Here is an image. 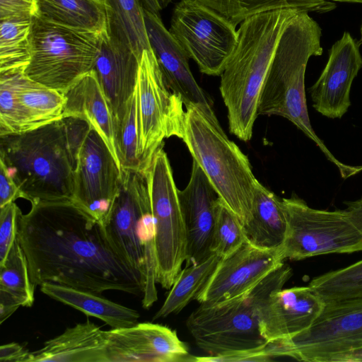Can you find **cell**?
Instances as JSON below:
<instances>
[{
	"mask_svg": "<svg viewBox=\"0 0 362 362\" xmlns=\"http://www.w3.org/2000/svg\"><path fill=\"white\" fill-rule=\"evenodd\" d=\"M344 204L350 217L362 230V197L354 201H346Z\"/></svg>",
	"mask_w": 362,
	"mask_h": 362,
	"instance_id": "obj_41",
	"label": "cell"
},
{
	"mask_svg": "<svg viewBox=\"0 0 362 362\" xmlns=\"http://www.w3.org/2000/svg\"><path fill=\"white\" fill-rule=\"evenodd\" d=\"M11 73L24 132L63 118L64 94L29 79L23 71Z\"/></svg>",
	"mask_w": 362,
	"mask_h": 362,
	"instance_id": "obj_26",
	"label": "cell"
},
{
	"mask_svg": "<svg viewBox=\"0 0 362 362\" xmlns=\"http://www.w3.org/2000/svg\"><path fill=\"white\" fill-rule=\"evenodd\" d=\"M142 6L146 9L159 14L163 8L161 0H141Z\"/></svg>",
	"mask_w": 362,
	"mask_h": 362,
	"instance_id": "obj_43",
	"label": "cell"
},
{
	"mask_svg": "<svg viewBox=\"0 0 362 362\" xmlns=\"http://www.w3.org/2000/svg\"><path fill=\"white\" fill-rule=\"evenodd\" d=\"M139 127V156L145 174L164 139L178 136L185 110L182 98L167 86L152 49L139 60L135 87Z\"/></svg>",
	"mask_w": 362,
	"mask_h": 362,
	"instance_id": "obj_11",
	"label": "cell"
},
{
	"mask_svg": "<svg viewBox=\"0 0 362 362\" xmlns=\"http://www.w3.org/2000/svg\"><path fill=\"white\" fill-rule=\"evenodd\" d=\"M114 250L145 281L142 306L158 300L155 230L146 175L122 168V181L109 214L102 225Z\"/></svg>",
	"mask_w": 362,
	"mask_h": 362,
	"instance_id": "obj_7",
	"label": "cell"
},
{
	"mask_svg": "<svg viewBox=\"0 0 362 362\" xmlns=\"http://www.w3.org/2000/svg\"><path fill=\"white\" fill-rule=\"evenodd\" d=\"M148 40L165 81L184 104L213 101L195 80L189 65V57L163 24L160 15L144 8Z\"/></svg>",
	"mask_w": 362,
	"mask_h": 362,
	"instance_id": "obj_21",
	"label": "cell"
},
{
	"mask_svg": "<svg viewBox=\"0 0 362 362\" xmlns=\"http://www.w3.org/2000/svg\"><path fill=\"white\" fill-rule=\"evenodd\" d=\"M17 240L35 287L50 282L143 296V276L114 250L102 224L71 201L31 204L19 216Z\"/></svg>",
	"mask_w": 362,
	"mask_h": 362,
	"instance_id": "obj_1",
	"label": "cell"
},
{
	"mask_svg": "<svg viewBox=\"0 0 362 362\" xmlns=\"http://www.w3.org/2000/svg\"><path fill=\"white\" fill-rule=\"evenodd\" d=\"M308 286L325 302L362 300V259L318 276Z\"/></svg>",
	"mask_w": 362,
	"mask_h": 362,
	"instance_id": "obj_33",
	"label": "cell"
},
{
	"mask_svg": "<svg viewBox=\"0 0 362 362\" xmlns=\"http://www.w3.org/2000/svg\"><path fill=\"white\" fill-rule=\"evenodd\" d=\"M107 30L126 44L140 60L144 49H151L141 0H103Z\"/></svg>",
	"mask_w": 362,
	"mask_h": 362,
	"instance_id": "obj_29",
	"label": "cell"
},
{
	"mask_svg": "<svg viewBox=\"0 0 362 362\" xmlns=\"http://www.w3.org/2000/svg\"><path fill=\"white\" fill-rule=\"evenodd\" d=\"M248 241L244 225L220 199L214 229L211 252L221 259L226 257Z\"/></svg>",
	"mask_w": 362,
	"mask_h": 362,
	"instance_id": "obj_34",
	"label": "cell"
},
{
	"mask_svg": "<svg viewBox=\"0 0 362 362\" xmlns=\"http://www.w3.org/2000/svg\"><path fill=\"white\" fill-rule=\"evenodd\" d=\"M40 286L46 296L87 316L101 320L112 329L126 328L138 323L140 315L136 310L105 298L100 294L50 282Z\"/></svg>",
	"mask_w": 362,
	"mask_h": 362,
	"instance_id": "obj_24",
	"label": "cell"
},
{
	"mask_svg": "<svg viewBox=\"0 0 362 362\" xmlns=\"http://www.w3.org/2000/svg\"><path fill=\"white\" fill-rule=\"evenodd\" d=\"M101 33L32 19L31 56L23 74L29 79L64 94L94 69Z\"/></svg>",
	"mask_w": 362,
	"mask_h": 362,
	"instance_id": "obj_8",
	"label": "cell"
},
{
	"mask_svg": "<svg viewBox=\"0 0 362 362\" xmlns=\"http://www.w3.org/2000/svg\"><path fill=\"white\" fill-rule=\"evenodd\" d=\"M116 136L121 168L142 172L139 156L138 112L135 92L117 129Z\"/></svg>",
	"mask_w": 362,
	"mask_h": 362,
	"instance_id": "obj_35",
	"label": "cell"
},
{
	"mask_svg": "<svg viewBox=\"0 0 362 362\" xmlns=\"http://www.w3.org/2000/svg\"><path fill=\"white\" fill-rule=\"evenodd\" d=\"M29 351L23 345L11 342L3 344L0 347V361L1 362H28Z\"/></svg>",
	"mask_w": 362,
	"mask_h": 362,
	"instance_id": "obj_40",
	"label": "cell"
},
{
	"mask_svg": "<svg viewBox=\"0 0 362 362\" xmlns=\"http://www.w3.org/2000/svg\"><path fill=\"white\" fill-rule=\"evenodd\" d=\"M155 230L156 282L170 289L187 257V235L173 170L161 146L146 171Z\"/></svg>",
	"mask_w": 362,
	"mask_h": 362,
	"instance_id": "obj_10",
	"label": "cell"
},
{
	"mask_svg": "<svg viewBox=\"0 0 362 362\" xmlns=\"http://www.w3.org/2000/svg\"><path fill=\"white\" fill-rule=\"evenodd\" d=\"M23 132L13 74H0V136Z\"/></svg>",
	"mask_w": 362,
	"mask_h": 362,
	"instance_id": "obj_36",
	"label": "cell"
},
{
	"mask_svg": "<svg viewBox=\"0 0 362 362\" xmlns=\"http://www.w3.org/2000/svg\"><path fill=\"white\" fill-rule=\"evenodd\" d=\"M187 235L185 265L197 264L211 253L214 229L220 198L210 181L193 160L187 185L178 189Z\"/></svg>",
	"mask_w": 362,
	"mask_h": 362,
	"instance_id": "obj_18",
	"label": "cell"
},
{
	"mask_svg": "<svg viewBox=\"0 0 362 362\" xmlns=\"http://www.w3.org/2000/svg\"><path fill=\"white\" fill-rule=\"evenodd\" d=\"M362 347V300L325 302L315 322L296 335L270 341L272 357L328 362L334 355Z\"/></svg>",
	"mask_w": 362,
	"mask_h": 362,
	"instance_id": "obj_13",
	"label": "cell"
},
{
	"mask_svg": "<svg viewBox=\"0 0 362 362\" xmlns=\"http://www.w3.org/2000/svg\"><path fill=\"white\" fill-rule=\"evenodd\" d=\"M21 213L15 202L0 208V264L7 257L17 239L18 221Z\"/></svg>",
	"mask_w": 362,
	"mask_h": 362,
	"instance_id": "obj_37",
	"label": "cell"
},
{
	"mask_svg": "<svg viewBox=\"0 0 362 362\" xmlns=\"http://www.w3.org/2000/svg\"><path fill=\"white\" fill-rule=\"evenodd\" d=\"M122 181V169L100 135L89 124L76 148L73 202L102 225Z\"/></svg>",
	"mask_w": 362,
	"mask_h": 362,
	"instance_id": "obj_14",
	"label": "cell"
},
{
	"mask_svg": "<svg viewBox=\"0 0 362 362\" xmlns=\"http://www.w3.org/2000/svg\"><path fill=\"white\" fill-rule=\"evenodd\" d=\"M333 1L346 2V3H360L362 4V0H332Z\"/></svg>",
	"mask_w": 362,
	"mask_h": 362,
	"instance_id": "obj_44",
	"label": "cell"
},
{
	"mask_svg": "<svg viewBox=\"0 0 362 362\" xmlns=\"http://www.w3.org/2000/svg\"><path fill=\"white\" fill-rule=\"evenodd\" d=\"M64 95L66 103L63 118L74 117L86 122L105 141L121 168L115 118L95 70L83 76Z\"/></svg>",
	"mask_w": 362,
	"mask_h": 362,
	"instance_id": "obj_22",
	"label": "cell"
},
{
	"mask_svg": "<svg viewBox=\"0 0 362 362\" xmlns=\"http://www.w3.org/2000/svg\"><path fill=\"white\" fill-rule=\"evenodd\" d=\"M178 138L187 146L221 202L243 225L251 217L258 183L247 156L222 129L212 105L184 104Z\"/></svg>",
	"mask_w": 362,
	"mask_h": 362,
	"instance_id": "obj_6",
	"label": "cell"
},
{
	"mask_svg": "<svg viewBox=\"0 0 362 362\" xmlns=\"http://www.w3.org/2000/svg\"><path fill=\"white\" fill-rule=\"evenodd\" d=\"M37 0H0V20L36 16Z\"/></svg>",
	"mask_w": 362,
	"mask_h": 362,
	"instance_id": "obj_38",
	"label": "cell"
},
{
	"mask_svg": "<svg viewBox=\"0 0 362 362\" xmlns=\"http://www.w3.org/2000/svg\"><path fill=\"white\" fill-rule=\"evenodd\" d=\"M27 257L18 240L0 264V323L21 307H30L35 300Z\"/></svg>",
	"mask_w": 362,
	"mask_h": 362,
	"instance_id": "obj_27",
	"label": "cell"
},
{
	"mask_svg": "<svg viewBox=\"0 0 362 362\" xmlns=\"http://www.w3.org/2000/svg\"><path fill=\"white\" fill-rule=\"evenodd\" d=\"M321 37V28L307 11H299L288 23L279 40L262 87L257 115L288 119L315 142L346 180L362 172V165H350L339 160L313 130L308 112L305 70L311 57L322 54Z\"/></svg>",
	"mask_w": 362,
	"mask_h": 362,
	"instance_id": "obj_4",
	"label": "cell"
},
{
	"mask_svg": "<svg viewBox=\"0 0 362 362\" xmlns=\"http://www.w3.org/2000/svg\"><path fill=\"white\" fill-rule=\"evenodd\" d=\"M284 262L281 249H267L245 242L220 259L194 300L214 305L239 296L253 288Z\"/></svg>",
	"mask_w": 362,
	"mask_h": 362,
	"instance_id": "obj_15",
	"label": "cell"
},
{
	"mask_svg": "<svg viewBox=\"0 0 362 362\" xmlns=\"http://www.w3.org/2000/svg\"><path fill=\"white\" fill-rule=\"evenodd\" d=\"M217 11L235 25L257 13L279 9L295 8L307 12L326 13L336 4L327 0H197Z\"/></svg>",
	"mask_w": 362,
	"mask_h": 362,
	"instance_id": "obj_30",
	"label": "cell"
},
{
	"mask_svg": "<svg viewBox=\"0 0 362 362\" xmlns=\"http://www.w3.org/2000/svg\"><path fill=\"white\" fill-rule=\"evenodd\" d=\"M105 331L87 320L30 352L28 362H106Z\"/></svg>",
	"mask_w": 362,
	"mask_h": 362,
	"instance_id": "obj_23",
	"label": "cell"
},
{
	"mask_svg": "<svg viewBox=\"0 0 362 362\" xmlns=\"http://www.w3.org/2000/svg\"><path fill=\"white\" fill-rule=\"evenodd\" d=\"M220 259L217 255L211 253L199 263L185 265L177 275L165 301L153 320L177 314L194 300Z\"/></svg>",
	"mask_w": 362,
	"mask_h": 362,
	"instance_id": "obj_31",
	"label": "cell"
},
{
	"mask_svg": "<svg viewBox=\"0 0 362 362\" xmlns=\"http://www.w3.org/2000/svg\"><path fill=\"white\" fill-rule=\"evenodd\" d=\"M106 362L195 361L176 332L151 322L105 331Z\"/></svg>",
	"mask_w": 362,
	"mask_h": 362,
	"instance_id": "obj_16",
	"label": "cell"
},
{
	"mask_svg": "<svg viewBox=\"0 0 362 362\" xmlns=\"http://www.w3.org/2000/svg\"><path fill=\"white\" fill-rule=\"evenodd\" d=\"M360 44L344 32L329 50L327 62L308 88L313 108L330 119H341L351 105L352 83L362 68Z\"/></svg>",
	"mask_w": 362,
	"mask_h": 362,
	"instance_id": "obj_17",
	"label": "cell"
},
{
	"mask_svg": "<svg viewBox=\"0 0 362 362\" xmlns=\"http://www.w3.org/2000/svg\"><path fill=\"white\" fill-rule=\"evenodd\" d=\"M360 33H361V38H360V40L358 41L359 44H362V21H361V28H360Z\"/></svg>",
	"mask_w": 362,
	"mask_h": 362,
	"instance_id": "obj_45",
	"label": "cell"
},
{
	"mask_svg": "<svg viewBox=\"0 0 362 362\" xmlns=\"http://www.w3.org/2000/svg\"><path fill=\"white\" fill-rule=\"evenodd\" d=\"M236 27L197 0H180L173 7L168 30L202 74L218 76L236 46Z\"/></svg>",
	"mask_w": 362,
	"mask_h": 362,
	"instance_id": "obj_12",
	"label": "cell"
},
{
	"mask_svg": "<svg viewBox=\"0 0 362 362\" xmlns=\"http://www.w3.org/2000/svg\"><path fill=\"white\" fill-rule=\"evenodd\" d=\"M299 11L279 8L257 13L238 28V42L220 76L219 90L230 132L243 141L252 139L262 89L281 35Z\"/></svg>",
	"mask_w": 362,
	"mask_h": 362,
	"instance_id": "obj_5",
	"label": "cell"
},
{
	"mask_svg": "<svg viewBox=\"0 0 362 362\" xmlns=\"http://www.w3.org/2000/svg\"><path fill=\"white\" fill-rule=\"evenodd\" d=\"M23 198V194L9 175L4 163L0 160V208Z\"/></svg>",
	"mask_w": 362,
	"mask_h": 362,
	"instance_id": "obj_39",
	"label": "cell"
},
{
	"mask_svg": "<svg viewBox=\"0 0 362 362\" xmlns=\"http://www.w3.org/2000/svg\"><path fill=\"white\" fill-rule=\"evenodd\" d=\"M247 240L267 249H281L286 235L287 222L281 199L258 182L251 217L244 225Z\"/></svg>",
	"mask_w": 362,
	"mask_h": 362,
	"instance_id": "obj_25",
	"label": "cell"
},
{
	"mask_svg": "<svg viewBox=\"0 0 362 362\" xmlns=\"http://www.w3.org/2000/svg\"><path fill=\"white\" fill-rule=\"evenodd\" d=\"M293 274L283 263L247 292L214 305H202L186 325L197 346L208 356L195 361H266L268 341L259 327L260 308L274 292L283 288Z\"/></svg>",
	"mask_w": 362,
	"mask_h": 362,
	"instance_id": "obj_3",
	"label": "cell"
},
{
	"mask_svg": "<svg viewBox=\"0 0 362 362\" xmlns=\"http://www.w3.org/2000/svg\"><path fill=\"white\" fill-rule=\"evenodd\" d=\"M32 19L0 20V74L24 71L29 64Z\"/></svg>",
	"mask_w": 362,
	"mask_h": 362,
	"instance_id": "obj_32",
	"label": "cell"
},
{
	"mask_svg": "<svg viewBox=\"0 0 362 362\" xmlns=\"http://www.w3.org/2000/svg\"><path fill=\"white\" fill-rule=\"evenodd\" d=\"M88 124L64 117L18 134L0 136V160L31 204L73 201L78 141Z\"/></svg>",
	"mask_w": 362,
	"mask_h": 362,
	"instance_id": "obj_2",
	"label": "cell"
},
{
	"mask_svg": "<svg viewBox=\"0 0 362 362\" xmlns=\"http://www.w3.org/2000/svg\"><path fill=\"white\" fill-rule=\"evenodd\" d=\"M36 16L56 24L98 33L107 30L103 0H37Z\"/></svg>",
	"mask_w": 362,
	"mask_h": 362,
	"instance_id": "obj_28",
	"label": "cell"
},
{
	"mask_svg": "<svg viewBox=\"0 0 362 362\" xmlns=\"http://www.w3.org/2000/svg\"><path fill=\"white\" fill-rule=\"evenodd\" d=\"M328 362H362V347L334 355Z\"/></svg>",
	"mask_w": 362,
	"mask_h": 362,
	"instance_id": "obj_42",
	"label": "cell"
},
{
	"mask_svg": "<svg viewBox=\"0 0 362 362\" xmlns=\"http://www.w3.org/2000/svg\"><path fill=\"white\" fill-rule=\"evenodd\" d=\"M281 202L287 222L284 259L362 251V230L345 209H313L295 193Z\"/></svg>",
	"mask_w": 362,
	"mask_h": 362,
	"instance_id": "obj_9",
	"label": "cell"
},
{
	"mask_svg": "<svg viewBox=\"0 0 362 362\" xmlns=\"http://www.w3.org/2000/svg\"><path fill=\"white\" fill-rule=\"evenodd\" d=\"M325 301L309 286L274 291L259 311V327L268 341L291 338L317 318Z\"/></svg>",
	"mask_w": 362,
	"mask_h": 362,
	"instance_id": "obj_19",
	"label": "cell"
},
{
	"mask_svg": "<svg viewBox=\"0 0 362 362\" xmlns=\"http://www.w3.org/2000/svg\"><path fill=\"white\" fill-rule=\"evenodd\" d=\"M139 59L134 52L107 30L101 33L94 70L107 98L117 129L135 92Z\"/></svg>",
	"mask_w": 362,
	"mask_h": 362,
	"instance_id": "obj_20",
	"label": "cell"
}]
</instances>
